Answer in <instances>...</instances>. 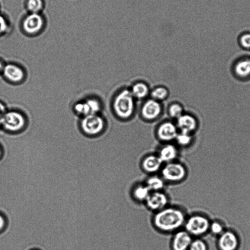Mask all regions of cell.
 I'll return each mask as SVG.
<instances>
[{
  "mask_svg": "<svg viewBox=\"0 0 250 250\" xmlns=\"http://www.w3.org/2000/svg\"><path fill=\"white\" fill-rule=\"evenodd\" d=\"M187 216L181 208L167 206L155 212L152 223L155 228L165 233L175 232L184 226Z\"/></svg>",
  "mask_w": 250,
  "mask_h": 250,
  "instance_id": "cell-1",
  "label": "cell"
},
{
  "mask_svg": "<svg viewBox=\"0 0 250 250\" xmlns=\"http://www.w3.org/2000/svg\"><path fill=\"white\" fill-rule=\"evenodd\" d=\"M134 97L131 91L124 89L115 97L113 107L116 114L122 119L129 118L134 109Z\"/></svg>",
  "mask_w": 250,
  "mask_h": 250,
  "instance_id": "cell-2",
  "label": "cell"
},
{
  "mask_svg": "<svg viewBox=\"0 0 250 250\" xmlns=\"http://www.w3.org/2000/svg\"><path fill=\"white\" fill-rule=\"evenodd\" d=\"M161 172V177L165 182L172 183L183 181L187 174L185 166L175 161L166 163L162 166Z\"/></svg>",
  "mask_w": 250,
  "mask_h": 250,
  "instance_id": "cell-3",
  "label": "cell"
},
{
  "mask_svg": "<svg viewBox=\"0 0 250 250\" xmlns=\"http://www.w3.org/2000/svg\"><path fill=\"white\" fill-rule=\"evenodd\" d=\"M208 220L199 214L192 215L187 217L185 224V230L192 236H199L205 233L209 228Z\"/></svg>",
  "mask_w": 250,
  "mask_h": 250,
  "instance_id": "cell-4",
  "label": "cell"
},
{
  "mask_svg": "<svg viewBox=\"0 0 250 250\" xmlns=\"http://www.w3.org/2000/svg\"><path fill=\"white\" fill-rule=\"evenodd\" d=\"M26 124L24 116L15 110L6 112L1 117V125L7 131L17 132L22 129Z\"/></svg>",
  "mask_w": 250,
  "mask_h": 250,
  "instance_id": "cell-5",
  "label": "cell"
},
{
  "mask_svg": "<svg viewBox=\"0 0 250 250\" xmlns=\"http://www.w3.org/2000/svg\"><path fill=\"white\" fill-rule=\"evenodd\" d=\"M80 126L83 132L89 135L100 133L104 129V122L103 118L98 114H90L81 120Z\"/></svg>",
  "mask_w": 250,
  "mask_h": 250,
  "instance_id": "cell-6",
  "label": "cell"
},
{
  "mask_svg": "<svg viewBox=\"0 0 250 250\" xmlns=\"http://www.w3.org/2000/svg\"><path fill=\"white\" fill-rule=\"evenodd\" d=\"M145 203L148 209L155 212L167 206L168 197L163 190L151 191Z\"/></svg>",
  "mask_w": 250,
  "mask_h": 250,
  "instance_id": "cell-7",
  "label": "cell"
},
{
  "mask_svg": "<svg viewBox=\"0 0 250 250\" xmlns=\"http://www.w3.org/2000/svg\"><path fill=\"white\" fill-rule=\"evenodd\" d=\"M192 236L185 229L174 232L171 242V250H188Z\"/></svg>",
  "mask_w": 250,
  "mask_h": 250,
  "instance_id": "cell-8",
  "label": "cell"
},
{
  "mask_svg": "<svg viewBox=\"0 0 250 250\" xmlns=\"http://www.w3.org/2000/svg\"><path fill=\"white\" fill-rule=\"evenodd\" d=\"M2 72L6 80L14 83L21 82L25 78L22 68L14 63L4 65Z\"/></svg>",
  "mask_w": 250,
  "mask_h": 250,
  "instance_id": "cell-9",
  "label": "cell"
},
{
  "mask_svg": "<svg viewBox=\"0 0 250 250\" xmlns=\"http://www.w3.org/2000/svg\"><path fill=\"white\" fill-rule=\"evenodd\" d=\"M219 250H237L239 241L236 235L231 231L222 232L217 243Z\"/></svg>",
  "mask_w": 250,
  "mask_h": 250,
  "instance_id": "cell-10",
  "label": "cell"
},
{
  "mask_svg": "<svg viewBox=\"0 0 250 250\" xmlns=\"http://www.w3.org/2000/svg\"><path fill=\"white\" fill-rule=\"evenodd\" d=\"M161 106L158 101L154 99L146 101L143 104L141 113L147 120H153L159 116L161 112Z\"/></svg>",
  "mask_w": 250,
  "mask_h": 250,
  "instance_id": "cell-11",
  "label": "cell"
},
{
  "mask_svg": "<svg viewBox=\"0 0 250 250\" xmlns=\"http://www.w3.org/2000/svg\"><path fill=\"white\" fill-rule=\"evenodd\" d=\"M163 162L158 155H149L144 158L141 162L142 169L149 174H154L161 170Z\"/></svg>",
  "mask_w": 250,
  "mask_h": 250,
  "instance_id": "cell-12",
  "label": "cell"
},
{
  "mask_svg": "<svg viewBox=\"0 0 250 250\" xmlns=\"http://www.w3.org/2000/svg\"><path fill=\"white\" fill-rule=\"evenodd\" d=\"M177 134L176 126L170 122H165L161 124L157 130L159 138L164 141L173 140L176 138Z\"/></svg>",
  "mask_w": 250,
  "mask_h": 250,
  "instance_id": "cell-13",
  "label": "cell"
},
{
  "mask_svg": "<svg viewBox=\"0 0 250 250\" xmlns=\"http://www.w3.org/2000/svg\"><path fill=\"white\" fill-rule=\"evenodd\" d=\"M42 19L37 13H32L23 21V28L27 32L34 33L39 31L42 25Z\"/></svg>",
  "mask_w": 250,
  "mask_h": 250,
  "instance_id": "cell-14",
  "label": "cell"
},
{
  "mask_svg": "<svg viewBox=\"0 0 250 250\" xmlns=\"http://www.w3.org/2000/svg\"><path fill=\"white\" fill-rule=\"evenodd\" d=\"M177 126L181 132L191 133L197 126L196 119L189 114H182L177 119Z\"/></svg>",
  "mask_w": 250,
  "mask_h": 250,
  "instance_id": "cell-15",
  "label": "cell"
},
{
  "mask_svg": "<svg viewBox=\"0 0 250 250\" xmlns=\"http://www.w3.org/2000/svg\"><path fill=\"white\" fill-rule=\"evenodd\" d=\"M233 71L239 79L246 80L250 78L249 59H244L238 61L234 64Z\"/></svg>",
  "mask_w": 250,
  "mask_h": 250,
  "instance_id": "cell-16",
  "label": "cell"
},
{
  "mask_svg": "<svg viewBox=\"0 0 250 250\" xmlns=\"http://www.w3.org/2000/svg\"><path fill=\"white\" fill-rule=\"evenodd\" d=\"M177 154L176 148L172 145L167 144L160 148L158 156L163 163L166 164L174 161Z\"/></svg>",
  "mask_w": 250,
  "mask_h": 250,
  "instance_id": "cell-17",
  "label": "cell"
},
{
  "mask_svg": "<svg viewBox=\"0 0 250 250\" xmlns=\"http://www.w3.org/2000/svg\"><path fill=\"white\" fill-rule=\"evenodd\" d=\"M151 192L145 184H140L134 187L132 195L136 201L145 202Z\"/></svg>",
  "mask_w": 250,
  "mask_h": 250,
  "instance_id": "cell-18",
  "label": "cell"
},
{
  "mask_svg": "<svg viewBox=\"0 0 250 250\" xmlns=\"http://www.w3.org/2000/svg\"><path fill=\"white\" fill-rule=\"evenodd\" d=\"M145 184L151 191H162L165 181L161 176L153 174L147 178Z\"/></svg>",
  "mask_w": 250,
  "mask_h": 250,
  "instance_id": "cell-19",
  "label": "cell"
},
{
  "mask_svg": "<svg viewBox=\"0 0 250 250\" xmlns=\"http://www.w3.org/2000/svg\"><path fill=\"white\" fill-rule=\"evenodd\" d=\"M130 91L134 98L142 99L147 95L149 90L146 84L140 82L134 84Z\"/></svg>",
  "mask_w": 250,
  "mask_h": 250,
  "instance_id": "cell-20",
  "label": "cell"
},
{
  "mask_svg": "<svg viewBox=\"0 0 250 250\" xmlns=\"http://www.w3.org/2000/svg\"><path fill=\"white\" fill-rule=\"evenodd\" d=\"M153 99L161 101L165 99L168 95V91L164 87L159 86L154 88L151 93Z\"/></svg>",
  "mask_w": 250,
  "mask_h": 250,
  "instance_id": "cell-21",
  "label": "cell"
},
{
  "mask_svg": "<svg viewBox=\"0 0 250 250\" xmlns=\"http://www.w3.org/2000/svg\"><path fill=\"white\" fill-rule=\"evenodd\" d=\"M74 108L77 113L83 116L90 114V110L86 101L76 103Z\"/></svg>",
  "mask_w": 250,
  "mask_h": 250,
  "instance_id": "cell-22",
  "label": "cell"
},
{
  "mask_svg": "<svg viewBox=\"0 0 250 250\" xmlns=\"http://www.w3.org/2000/svg\"><path fill=\"white\" fill-rule=\"evenodd\" d=\"M175 138L177 143L182 146H188L190 144L192 139L190 133L183 132L177 134Z\"/></svg>",
  "mask_w": 250,
  "mask_h": 250,
  "instance_id": "cell-23",
  "label": "cell"
},
{
  "mask_svg": "<svg viewBox=\"0 0 250 250\" xmlns=\"http://www.w3.org/2000/svg\"><path fill=\"white\" fill-rule=\"evenodd\" d=\"M207 244L200 239L192 240L188 250H208Z\"/></svg>",
  "mask_w": 250,
  "mask_h": 250,
  "instance_id": "cell-24",
  "label": "cell"
},
{
  "mask_svg": "<svg viewBox=\"0 0 250 250\" xmlns=\"http://www.w3.org/2000/svg\"><path fill=\"white\" fill-rule=\"evenodd\" d=\"M88 105L90 114H97L100 110L101 104L98 100L94 98H89L85 101Z\"/></svg>",
  "mask_w": 250,
  "mask_h": 250,
  "instance_id": "cell-25",
  "label": "cell"
},
{
  "mask_svg": "<svg viewBox=\"0 0 250 250\" xmlns=\"http://www.w3.org/2000/svg\"><path fill=\"white\" fill-rule=\"evenodd\" d=\"M168 112L171 117L178 119L183 114V108L179 104H173L169 106Z\"/></svg>",
  "mask_w": 250,
  "mask_h": 250,
  "instance_id": "cell-26",
  "label": "cell"
},
{
  "mask_svg": "<svg viewBox=\"0 0 250 250\" xmlns=\"http://www.w3.org/2000/svg\"><path fill=\"white\" fill-rule=\"evenodd\" d=\"M42 0H29L27 3L28 9L33 13H37L42 8Z\"/></svg>",
  "mask_w": 250,
  "mask_h": 250,
  "instance_id": "cell-27",
  "label": "cell"
},
{
  "mask_svg": "<svg viewBox=\"0 0 250 250\" xmlns=\"http://www.w3.org/2000/svg\"><path fill=\"white\" fill-rule=\"evenodd\" d=\"M239 42L242 48L250 49V33L247 32L242 34L239 37Z\"/></svg>",
  "mask_w": 250,
  "mask_h": 250,
  "instance_id": "cell-28",
  "label": "cell"
},
{
  "mask_svg": "<svg viewBox=\"0 0 250 250\" xmlns=\"http://www.w3.org/2000/svg\"><path fill=\"white\" fill-rule=\"evenodd\" d=\"M212 232L215 234H221L223 232V227L221 224L217 222L212 223L210 226Z\"/></svg>",
  "mask_w": 250,
  "mask_h": 250,
  "instance_id": "cell-29",
  "label": "cell"
},
{
  "mask_svg": "<svg viewBox=\"0 0 250 250\" xmlns=\"http://www.w3.org/2000/svg\"><path fill=\"white\" fill-rule=\"evenodd\" d=\"M8 221L6 217L0 213V232L3 231L7 226Z\"/></svg>",
  "mask_w": 250,
  "mask_h": 250,
  "instance_id": "cell-30",
  "label": "cell"
},
{
  "mask_svg": "<svg viewBox=\"0 0 250 250\" xmlns=\"http://www.w3.org/2000/svg\"><path fill=\"white\" fill-rule=\"evenodd\" d=\"M7 28L6 22L1 16H0V34L4 32Z\"/></svg>",
  "mask_w": 250,
  "mask_h": 250,
  "instance_id": "cell-31",
  "label": "cell"
},
{
  "mask_svg": "<svg viewBox=\"0 0 250 250\" xmlns=\"http://www.w3.org/2000/svg\"><path fill=\"white\" fill-rule=\"evenodd\" d=\"M6 112L5 106L1 102H0V115L2 116Z\"/></svg>",
  "mask_w": 250,
  "mask_h": 250,
  "instance_id": "cell-32",
  "label": "cell"
},
{
  "mask_svg": "<svg viewBox=\"0 0 250 250\" xmlns=\"http://www.w3.org/2000/svg\"><path fill=\"white\" fill-rule=\"evenodd\" d=\"M4 66V65L2 64V62H0V73L2 72Z\"/></svg>",
  "mask_w": 250,
  "mask_h": 250,
  "instance_id": "cell-33",
  "label": "cell"
},
{
  "mask_svg": "<svg viewBox=\"0 0 250 250\" xmlns=\"http://www.w3.org/2000/svg\"><path fill=\"white\" fill-rule=\"evenodd\" d=\"M28 250H42L41 249L38 248H32Z\"/></svg>",
  "mask_w": 250,
  "mask_h": 250,
  "instance_id": "cell-34",
  "label": "cell"
},
{
  "mask_svg": "<svg viewBox=\"0 0 250 250\" xmlns=\"http://www.w3.org/2000/svg\"><path fill=\"white\" fill-rule=\"evenodd\" d=\"M2 155V151L1 148L0 146V159L1 158Z\"/></svg>",
  "mask_w": 250,
  "mask_h": 250,
  "instance_id": "cell-35",
  "label": "cell"
},
{
  "mask_svg": "<svg viewBox=\"0 0 250 250\" xmlns=\"http://www.w3.org/2000/svg\"><path fill=\"white\" fill-rule=\"evenodd\" d=\"M1 117L2 115H0V125H1Z\"/></svg>",
  "mask_w": 250,
  "mask_h": 250,
  "instance_id": "cell-36",
  "label": "cell"
},
{
  "mask_svg": "<svg viewBox=\"0 0 250 250\" xmlns=\"http://www.w3.org/2000/svg\"><path fill=\"white\" fill-rule=\"evenodd\" d=\"M249 60H250V58H249Z\"/></svg>",
  "mask_w": 250,
  "mask_h": 250,
  "instance_id": "cell-37",
  "label": "cell"
}]
</instances>
